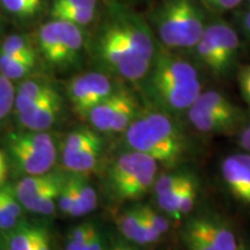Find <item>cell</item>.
Listing matches in <instances>:
<instances>
[{
  "instance_id": "cell-1",
  "label": "cell",
  "mask_w": 250,
  "mask_h": 250,
  "mask_svg": "<svg viewBox=\"0 0 250 250\" xmlns=\"http://www.w3.org/2000/svg\"><path fill=\"white\" fill-rule=\"evenodd\" d=\"M95 50L109 71L138 83L147 76L158 48L146 18L123 1H114L96 37Z\"/></svg>"
},
{
  "instance_id": "cell-2",
  "label": "cell",
  "mask_w": 250,
  "mask_h": 250,
  "mask_svg": "<svg viewBox=\"0 0 250 250\" xmlns=\"http://www.w3.org/2000/svg\"><path fill=\"white\" fill-rule=\"evenodd\" d=\"M124 133L126 145L132 151L149 156L158 165L174 167L186 155L183 134L160 110H142Z\"/></svg>"
},
{
  "instance_id": "cell-3",
  "label": "cell",
  "mask_w": 250,
  "mask_h": 250,
  "mask_svg": "<svg viewBox=\"0 0 250 250\" xmlns=\"http://www.w3.org/2000/svg\"><path fill=\"white\" fill-rule=\"evenodd\" d=\"M146 20L168 50L193 48L206 27L204 8L197 0H160Z\"/></svg>"
},
{
  "instance_id": "cell-4",
  "label": "cell",
  "mask_w": 250,
  "mask_h": 250,
  "mask_svg": "<svg viewBox=\"0 0 250 250\" xmlns=\"http://www.w3.org/2000/svg\"><path fill=\"white\" fill-rule=\"evenodd\" d=\"M83 37L80 27L65 21L52 20L40 29V49L50 64L65 66L79 57Z\"/></svg>"
},
{
  "instance_id": "cell-5",
  "label": "cell",
  "mask_w": 250,
  "mask_h": 250,
  "mask_svg": "<svg viewBox=\"0 0 250 250\" xmlns=\"http://www.w3.org/2000/svg\"><path fill=\"white\" fill-rule=\"evenodd\" d=\"M195 79H199V73L192 62L170 54L168 50H156L147 76L142 81L146 90Z\"/></svg>"
},
{
  "instance_id": "cell-6",
  "label": "cell",
  "mask_w": 250,
  "mask_h": 250,
  "mask_svg": "<svg viewBox=\"0 0 250 250\" xmlns=\"http://www.w3.org/2000/svg\"><path fill=\"white\" fill-rule=\"evenodd\" d=\"M220 171L233 198L250 208V154L240 153L227 156L221 162Z\"/></svg>"
},
{
  "instance_id": "cell-7",
  "label": "cell",
  "mask_w": 250,
  "mask_h": 250,
  "mask_svg": "<svg viewBox=\"0 0 250 250\" xmlns=\"http://www.w3.org/2000/svg\"><path fill=\"white\" fill-rule=\"evenodd\" d=\"M145 92L164 110L180 112L188 110L193 104L202 92V83L199 79H195L146 89Z\"/></svg>"
},
{
  "instance_id": "cell-8",
  "label": "cell",
  "mask_w": 250,
  "mask_h": 250,
  "mask_svg": "<svg viewBox=\"0 0 250 250\" xmlns=\"http://www.w3.org/2000/svg\"><path fill=\"white\" fill-rule=\"evenodd\" d=\"M156 173H158V162L149 156H146L136 173L131 176L129 182L118 190L114 198L121 202L136 201L140 198L153 188Z\"/></svg>"
},
{
  "instance_id": "cell-9",
  "label": "cell",
  "mask_w": 250,
  "mask_h": 250,
  "mask_svg": "<svg viewBox=\"0 0 250 250\" xmlns=\"http://www.w3.org/2000/svg\"><path fill=\"white\" fill-rule=\"evenodd\" d=\"M9 148L15 161L20 166L21 169L26 171L28 175L49 173L55 164V160L41 154L29 144L19 139L15 133L9 137Z\"/></svg>"
},
{
  "instance_id": "cell-10",
  "label": "cell",
  "mask_w": 250,
  "mask_h": 250,
  "mask_svg": "<svg viewBox=\"0 0 250 250\" xmlns=\"http://www.w3.org/2000/svg\"><path fill=\"white\" fill-rule=\"evenodd\" d=\"M189 225L208 240L215 250H237L239 242L235 234L220 221L203 217L192 219Z\"/></svg>"
},
{
  "instance_id": "cell-11",
  "label": "cell",
  "mask_w": 250,
  "mask_h": 250,
  "mask_svg": "<svg viewBox=\"0 0 250 250\" xmlns=\"http://www.w3.org/2000/svg\"><path fill=\"white\" fill-rule=\"evenodd\" d=\"M61 111L62 100L57 93L41 102L33 110L19 114V120L28 130L45 131L56 123Z\"/></svg>"
},
{
  "instance_id": "cell-12",
  "label": "cell",
  "mask_w": 250,
  "mask_h": 250,
  "mask_svg": "<svg viewBox=\"0 0 250 250\" xmlns=\"http://www.w3.org/2000/svg\"><path fill=\"white\" fill-rule=\"evenodd\" d=\"M188 117L192 126L203 133H227L235 129L237 124L241 123V121H237L235 118L227 117L218 112L193 105L188 109Z\"/></svg>"
},
{
  "instance_id": "cell-13",
  "label": "cell",
  "mask_w": 250,
  "mask_h": 250,
  "mask_svg": "<svg viewBox=\"0 0 250 250\" xmlns=\"http://www.w3.org/2000/svg\"><path fill=\"white\" fill-rule=\"evenodd\" d=\"M206 27L213 35L215 42L220 49L223 61L229 72L236 62L240 48H241L239 35L234 30V28L225 21H214V22L208 23Z\"/></svg>"
},
{
  "instance_id": "cell-14",
  "label": "cell",
  "mask_w": 250,
  "mask_h": 250,
  "mask_svg": "<svg viewBox=\"0 0 250 250\" xmlns=\"http://www.w3.org/2000/svg\"><path fill=\"white\" fill-rule=\"evenodd\" d=\"M147 155L142 154L138 152H127L118 156L114 164L109 169L108 182L112 195H116V192L124 186L125 183L129 182L131 176L136 173L139 166L143 164Z\"/></svg>"
},
{
  "instance_id": "cell-15",
  "label": "cell",
  "mask_w": 250,
  "mask_h": 250,
  "mask_svg": "<svg viewBox=\"0 0 250 250\" xmlns=\"http://www.w3.org/2000/svg\"><path fill=\"white\" fill-rule=\"evenodd\" d=\"M193 49H195L198 61L215 76H226L228 73L220 49L208 27H205L204 33L197 42V44L193 46Z\"/></svg>"
},
{
  "instance_id": "cell-16",
  "label": "cell",
  "mask_w": 250,
  "mask_h": 250,
  "mask_svg": "<svg viewBox=\"0 0 250 250\" xmlns=\"http://www.w3.org/2000/svg\"><path fill=\"white\" fill-rule=\"evenodd\" d=\"M102 142L92 144L77 151H62V165L76 174H86L95 168L99 161Z\"/></svg>"
},
{
  "instance_id": "cell-17",
  "label": "cell",
  "mask_w": 250,
  "mask_h": 250,
  "mask_svg": "<svg viewBox=\"0 0 250 250\" xmlns=\"http://www.w3.org/2000/svg\"><path fill=\"white\" fill-rule=\"evenodd\" d=\"M124 87L114 90V93L99 104L90 109L86 118L96 130L103 133H111V122L116 109L120 104Z\"/></svg>"
},
{
  "instance_id": "cell-18",
  "label": "cell",
  "mask_w": 250,
  "mask_h": 250,
  "mask_svg": "<svg viewBox=\"0 0 250 250\" xmlns=\"http://www.w3.org/2000/svg\"><path fill=\"white\" fill-rule=\"evenodd\" d=\"M192 105L197 108L218 112V114L235 118V120L239 121H242L243 118V112L241 109L234 104L227 96H225L220 92H217V90H206V92L202 90Z\"/></svg>"
},
{
  "instance_id": "cell-19",
  "label": "cell",
  "mask_w": 250,
  "mask_h": 250,
  "mask_svg": "<svg viewBox=\"0 0 250 250\" xmlns=\"http://www.w3.org/2000/svg\"><path fill=\"white\" fill-rule=\"evenodd\" d=\"M67 93L74 112L81 117H87L90 109L95 107V101L85 74L73 78L70 81Z\"/></svg>"
},
{
  "instance_id": "cell-20",
  "label": "cell",
  "mask_w": 250,
  "mask_h": 250,
  "mask_svg": "<svg viewBox=\"0 0 250 250\" xmlns=\"http://www.w3.org/2000/svg\"><path fill=\"white\" fill-rule=\"evenodd\" d=\"M62 180L61 176L58 177L55 182H52L42 191L36 193L35 196L28 197L26 199L21 201V205L26 208L27 210L35 213H41L49 215L55 211L56 201L58 199L59 191L62 184Z\"/></svg>"
},
{
  "instance_id": "cell-21",
  "label": "cell",
  "mask_w": 250,
  "mask_h": 250,
  "mask_svg": "<svg viewBox=\"0 0 250 250\" xmlns=\"http://www.w3.org/2000/svg\"><path fill=\"white\" fill-rule=\"evenodd\" d=\"M117 226L125 239L140 246H147L144 229V219L140 206L129 208L120 214Z\"/></svg>"
},
{
  "instance_id": "cell-22",
  "label": "cell",
  "mask_w": 250,
  "mask_h": 250,
  "mask_svg": "<svg viewBox=\"0 0 250 250\" xmlns=\"http://www.w3.org/2000/svg\"><path fill=\"white\" fill-rule=\"evenodd\" d=\"M142 111L136 96L127 88H124L121 102L111 122V133H122L127 129Z\"/></svg>"
},
{
  "instance_id": "cell-23",
  "label": "cell",
  "mask_w": 250,
  "mask_h": 250,
  "mask_svg": "<svg viewBox=\"0 0 250 250\" xmlns=\"http://www.w3.org/2000/svg\"><path fill=\"white\" fill-rule=\"evenodd\" d=\"M58 177V175L49 173L42 175H28L27 177H24L17 184L14 189V193L18 201L21 202L28 197L35 196L36 193L42 191L52 182H55Z\"/></svg>"
},
{
  "instance_id": "cell-24",
  "label": "cell",
  "mask_w": 250,
  "mask_h": 250,
  "mask_svg": "<svg viewBox=\"0 0 250 250\" xmlns=\"http://www.w3.org/2000/svg\"><path fill=\"white\" fill-rule=\"evenodd\" d=\"M96 7L86 6H68L62 8H51V17L54 20L65 21L76 26H87L94 20Z\"/></svg>"
},
{
  "instance_id": "cell-25",
  "label": "cell",
  "mask_w": 250,
  "mask_h": 250,
  "mask_svg": "<svg viewBox=\"0 0 250 250\" xmlns=\"http://www.w3.org/2000/svg\"><path fill=\"white\" fill-rule=\"evenodd\" d=\"M36 58L13 57L0 54V73L9 80L20 79L33 70Z\"/></svg>"
},
{
  "instance_id": "cell-26",
  "label": "cell",
  "mask_w": 250,
  "mask_h": 250,
  "mask_svg": "<svg viewBox=\"0 0 250 250\" xmlns=\"http://www.w3.org/2000/svg\"><path fill=\"white\" fill-rule=\"evenodd\" d=\"M41 228L30 225H20L9 230L7 237L8 250H33Z\"/></svg>"
},
{
  "instance_id": "cell-27",
  "label": "cell",
  "mask_w": 250,
  "mask_h": 250,
  "mask_svg": "<svg viewBox=\"0 0 250 250\" xmlns=\"http://www.w3.org/2000/svg\"><path fill=\"white\" fill-rule=\"evenodd\" d=\"M15 134H17L19 139L29 144L34 148L37 149L41 154L56 161L57 152H56L55 143L51 137H50V134L44 132V131H31V132Z\"/></svg>"
},
{
  "instance_id": "cell-28",
  "label": "cell",
  "mask_w": 250,
  "mask_h": 250,
  "mask_svg": "<svg viewBox=\"0 0 250 250\" xmlns=\"http://www.w3.org/2000/svg\"><path fill=\"white\" fill-rule=\"evenodd\" d=\"M0 54H5L13 57L36 58L35 50L29 44L27 40L20 35H12L2 43Z\"/></svg>"
},
{
  "instance_id": "cell-29",
  "label": "cell",
  "mask_w": 250,
  "mask_h": 250,
  "mask_svg": "<svg viewBox=\"0 0 250 250\" xmlns=\"http://www.w3.org/2000/svg\"><path fill=\"white\" fill-rule=\"evenodd\" d=\"M95 228V225L90 223L81 224L79 226L74 227L68 233L66 243H65V250H83Z\"/></svg>"
},
{
  "instance_id": "cell-30",
  "label": "cell",
  "mask_w": 250,
  "mask_h": 250,
  "mask_svg": "<svg viewBox=\"0 0 250 250\" xmlns=\"http://www.w3.org/2000/svg\"><path fill=\"white\" fill-rule=\"evenodd\" d=\"M99 142H102V140L96 132H94V131L89 129L79 130L71 133L70 136L67 137L64 143L62 151H77V149L86 147V146H89L92 145V144Z\"/></svg>"
},
{
  "instance_id": "cell-31",
  "label": "cell",
  "mask_w": 250,
  "mask_h": 250,
  "mask_svg": "<svg viewBox=\"0 0 250 250\" xmlns=\"http://www.w3.org/2000/svg\"><path fill=\"white\" fill-rule=\"evenodd\" d=\"M43 0H1L9 13L19 17H31L40 11Z\"/></svg>"
},
{
  "instance_id": "cell-32",
  "label": "cell",
  "mask_w": 250,
  "mask_h": 250,
  "mask_svg": "<svg viewBox=\"0 0 250 250\" xmlns=\"http://www.w3.org/2000/svg\"><path fill=\"white\" fill-rule=\"evenodd\" d=\"M188 176H189V174L187 173H168L161 175L160 177L155 179L154 184H153L155 196L164 195L174 188L179 187L181 183H183L188 179Z\"/></svg>"
},
{
  "instance_id": "cell-33",
  "label": "cell",
  "mask_w": 250,
  "mask_h": 250,
  "mask_svg": "<svg viewBox=\"0 0 250 250\" xmlns=\"http://www.w3.org/2000/svg\"><path fill=\"white\" fill-rule=\"evenodd\" d=\"M55 88L48 83L37 80H27L21 83L19 88V95L28 96V98H42L55 92Z\"/></svg>"
},
{
  "instance_id": "cell-34",
  "label": "cell",
  "mask_w": 250,
  "mask_h": 250,
  "mask_svg": "<svg viewBox=\"0 0 250 250\" xmlns=\"http://www.w3.org/2000/svg\"><path fill=\"white\" fill-rule=\"evenodd\" d=\"M197 196H198V188H197L196 180L192 179L190 180V182L188 183V186L184 190L182 198H181L179 210H177V219L180 220L184 214L190 213L192 211V208H195Z\"/></svg>"
},
{
  "instance_id": "cell-35",
  "label": "cell",
  "mask_w": 250,
  "mask_h": 250,
  "mask_svg": "<svg viewBox=\"0 0 250 250\" xmlns=\"http://www.w3.org/2000/svg\"><path fill=\"white\" fill-rule=\"evenodd\" d=\"M77 186L81 199V204H83V212H85V214L89 213V212H92L94 208H96V205H98V195H96L94 188L90 186L88 182H86L83 179L77 177Z\"/></svg>"
},
{
  "instance_id": "cell-36",
  "label": "cell",
  "mask_w": 250,
  "mask_h": 250,
  "mask_svg": "<svg viewBox=\"0 0 250 250\" xmlns=\"http://www.w3.org/2000/svg\"><path fill=\"white\" fill-rule=\"evenodd\" d=\"M183 241L188 250H215L213 246L193 229L189 224H187L183 230Z\"/></svg>"
},
{
  "instance_id": "cell-37",
  "label": "cell",
  "mask_w": 250,
  "mask_h": 250,
  "mask_svg": "<svg viewBox=\"0 0 250 250\" xmlns=\"http://www.w3.org/2000/svg\"><path fill=\"white\" fill-rule=\"evenodd\" d=\"M142 211L144 215H145L146 219L148 220V223L152 225L153 228L158 232L160 235L162 236L169 228V223L166 219L164 215H161L159 212H156L154 208H152L151 206H146V205H142Z\"/></svg>"
},
{
  "instance_id": "cell-38",
  "label": "cell",
  "mask_w": 250,
  "mask_h": 250,
  "mask_svg": "<svg viewBox=\"0 0 250 250\" xmlns=\"http://www.w3.org/2000/svg\"><path fill=\"white\" fill-rule=\"evenodd\" d=\"M237 83H239L242 98L250 109V64L240 67L237 72Z\"/></svg>"
},
{
  "instance_id": "cell-39",
  "label": "cell",
  "mask_w": 250,
  "mask_h": 250,
  "mask_svg": "<svg viewBox=\"0 0 250 250\" xmlns=\"http://www.w3.org/2000/svg\"><path fill=\"white\" fill-rule=\"evenodd\" d=\"M203 1L213 11L226 12L236 8L243 0H203Z\"/></svg>"
},
{
  "instance_id": "cell-40",
  "label": "cell",
  "mask_w": 250,
  "mask_h": 250,
  "mask_svg": "<svg viewBox=\"0 0 250 250\" xmlns=\"http://www.w3.org/2000/svg\"><path fill=\"white\" fill-rule=\"evenodd\" d=\"M14 88L11 80L0 74V101L14 103Z\"/></svg>"
},
{
  "instance_id": "cell-41",
  "label": "cell",
  "mask_w": 250,
  "mask_h": 250,
  "mask_svg": "<svg viewBox=\"0 0 250 250\" xmlns=\"http://www.w3.org/2000/svg\"><path fill=\"white\" fill-rule=\"evenodd\" d=\"M68 6H86V7H96V0H55L51 8L68 7Z\"/></svg>"
},
{
  "instance_id": "cell-42",
  "label": "cell",
  "mask_w": 250,
  "mask_h": 250,
  "mask_svg": "<svg viewBox=\"0 0 250 250\" xmlns=\"http://www.w3.org/2000/svg\"><path fill=\"white\" fill-rule=\"evenodd\" d=\"M103 247H104V239H103L101 232L98 228H95L83 250H103Z\"/></svg>"
},
{
  "instance_id": "cell-43",
  "label": "cell",
  "mask_w": 250,
  "mask_h": 250,
  "mask_svg": "<svg viewBox=\"0 0 250 250\" xmlns=\"http://www.w3.org/2000/svg\"><path fill=\"white\" fill-rule=\"evenodd\" d=\"M36 250H51V245H50V237L46 230L41 228L39 235H37L35 242Z\"/></svg>"
},
{
  "instance_id": "cell-44",
  "label": "cell",
  "mask_w": 250,
  "mask_h": 250,
  "mask_svg": "<svg viewBox=\"0 0 250 250\" xmlns=\"http://www.w3.org/2000/svg\"><path fill=\"white\" fill-rule=\"evenodd\" d=\"M241 24L243 28V31H245L247 39L250 41V9L245 12L241 17Z\"/></svg>"
},
{
  "instance_id": "cell-45",
  "label": "cell",
  "mask_w": 250,
  "mask_h": 250,
  "mask_svg": "<svg viewBox=\"0 0 250 250\" xmlns=\"http://www.w3.org/2000/svg\"><path fill=\"white\" fill-rule=\"evenodd\" d=\"M6 174H7V164H6L5 155L0 151V184L4 182Z\"/></svg>"
},
{
  "instance_id": "cell-46",
  "label": "cell",
  "mask_w": 250,
  "mask_h": 250,
  "mask_svg": "<svg viewBox=\"0 0 250 250\" xmlns=\"http://www.w3.org/2000/svg\"><path fill=\"white\" fill-rule=\"evenodd\" d=\"M239 144L240 146L245 149V151L250 154V136L249 134L242 133L240 134V138H239Z\"/></svg>"
},
{
  "instance_id": "cell-47",
  "label": "cell",
  "mask_w": 250,
  "mask_h": 250,
  "mask_svg": "<svg viewBox=\"0 0 250 250\" xmlns=\"http://www.w3.org/2000/svg\"><path fill=\"white\" fill-rule=\"evenodd\" d=\"M12 105H13L12 103L0 101V120H2V118H5L6 116H7V115L9 114V111H11Z\"/></svg>"
},
{
  "instance_id": "cell-48",
  "label": "cell",
  "mask_w": 250,
  "mask_h": 250,
  "mask_svg": "<svg viewBox=\"0 0 250 250\" xmlns=\"http://www.w3.org/2000/svg\"><path fill=\"white\" fill-rule=\"evenodd\" d=\"M121 1H123L127 5H132V4H142V2L149 1V0H121Z\"/></svg>"
},
{
  "instance_id": "cell-49",
  "label": "cell",
  "mask_w": 250,
  "mask_h": 250,
  "mask_svg": "<svg viewBox=\"0 0 250 250\" xmlns=\"http://www.w3.org/2000/svg\"><path fill=\"white\" fill-rule=\"evenodd\" d=\"M129 247L130 246H126V245H116L109 250H129Z\"/></svg>"
},
{
  "instance_id": "cell-50",
  "label": "cell",
  "mask_w": 250,
  "mask_h": 250,
  "mask_svg": "<svg viewBox=\"0 0 250 250\" xmlns=\"http://www.w3.org/2000/svg\"><path fill=\"white\" fill-rule=\"evenodd\" d=\"M237 250H249V249L247 248V246L245 245V243L240 242L239 243V247H237Z\"/></svg>"
},
{
  "instance_id": "cell-51",
  "label": "cell",
  "mask_w": 250,
  "mask_h": 250,
  "mask_svg": "<svg viewBox=\"0 0 250 250\" xmlns=\"http://www.w3.org/2000/svg\"><path fill=\"white\" fill-rule=\"evenodd\" d=\"M242 133L249 134V136H250V124L248 125V126H247V127H246V129H245V130H243V131H242Z\"/></svg>"
},
{
  "instance_id": "cell-52",
  "label": "cell",
  "mask_w": 250,
  "mask_h": 250,
  "mask_svg": "<svg viewBox=\"0 0 250 250\" xmlns=\"http://www.w3.org/2000/svg\"><path fill=\"white\" fill-rule=\"evenodd\" d=\"M129 250H138V249H136V248H133V247H129Z\"/></svg>"
},
{
  "instance_id": "cell-53",
  "label": "cell",
  "mask_w": 250,
  "mask_h": 250,
  "mask_svg": "<svg viewBox=\"0 0 250 250\" xmlns=\"http://www.w3.org/2000/svg\"><path fill=\"white\" fill-rule=\"evenodd\" d=\"M0 250H2V248H1V245H0Z\"/></svg>"
},
{
  "instance_id": "cell-54",
  "label": "cell",
  "mask_w": 250,
  "mask_h": 250,
  "mask_svg": "<svg viewBox=\"0 0 250 250\" xmlns=\"http://www.w3.org/2000/svg\"><path fill=\"white\" fill-rule=\"evenodd\" d=\"M248 1H249V4H250V0H248Z\"/></svg>"
}]
</instances>
